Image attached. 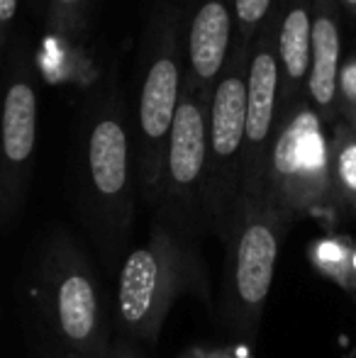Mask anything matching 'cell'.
<instances>
[{
  "label": "cell",
  "instance_id": "24",
  "mask_svg": "<svg viewBox=\"0 0 356 358\" xmlns=\"http://www.w3.org/2000/svg\"><path fill=\"white\" fill-rule=\"evenodd\" d=\"M347 358H356V346H354V349H352V354H349Z\"/></svg>",
  "mask_w": 356,
  "mask_h": 358
},
{
  "label": "cell",
  "instance_id": "13",
  "mask_svg": "<svg viewBox=\"0 0 356 358\" xmlns=\"http://www.w3.org/2000/svg\"><path fill=\"white\" fill-rule=\"evenodd\" d=\"M310 34H313V0H278L276 49L280 71L278 120L293 105L308 100Z\"/></svg>",
  "mask_w": 356,
  "mask_h": 358
},
{
  "label": "cell",
  "instance_id": "18",
  "mask_svg": "<svg viewBox=\"0 0 356 358\" xmlns=\"http://www.w3.org/2000/svg\"><path fill=\"white\" fill-rule=\"evenodd\" d=\"M337 117L356 132V54L342 59L337 78Z\"/></svg>",
  "mask_w": 356,
  "mask_h": 358
},
{
  "label": "cell",
  "instance_id": "20",
  "mask_svg": "<svg viewBox=\"0 0 356 358\" xmlns=\"http://www.w3.org/2000/svg\"><path fill=\"white\" fill-rule=\"evenodd\" d=\"M108 358H147V356H144L142 346L132 344V341L122 339V336H115Z\"/></svg>",
  "mask_w": 356,
  "mask_h": 358
},
{
  "label": "cell",
  "instance_id": "22",
  "mask_svg": "<svg viewBox=\"0 0 356 358\" xmlns=\"http://www.w3.org/2000/svg\"><path fill=\"white\" fill-rule=\"evenodd\" d=\"M24 3H27V8L32 10L34 15H39L44 10V5H47V0H24Z\"/></svg>",
  "mask_w": 356,
  "mask_h": 358
},
{
  "label": "cell",
  "instance_id": "15",
  "mask_svg": "<svg viewBox=\"0 0 356 358\" xmlns=\"http://www.w3.org/2000/svg\"><path fill=\"white\" fill-rule=\"evenodd\" d=\"M308 261L318 275L356 297V239L339 231H325L308 244Z\"/></svg>",
  "mask_w": 356,
  "mask_h": 358
},
{
  "label": "cell",
  "instance_id": "11",
  "mask_svg": "<svg viewBox=\"0 0 356 358\" xmlns=\"http://www.w3.org/2000/svg\"><path fill=\"white\" fill-rule=\"evenodd\" d=\"M234 0L185 3V76L213 93L234 47Z\"/></svg>",
  "mask_w": 356,
  "mask_h": 358
},
{
  "label": "cell",
  "instance_id": "4",
  "mask_svg": "<svg viewBox=\"0 0 356 358\" xmlns=\"http://www.w3.org/2000/svg\"><path fill=\"white\" fill-rule=\"evenodd\" d=\"M185 80V5H154L142 34L137 62V105L132 113L139 200L157 205L166 146Z\"/></svg>",
  "mask_w": 356,
  "mask_h": 358
},
{
  "label": "cell",
  "instance_id": "2",
  "mask_svg": "<svg viewBox=\"0 0 356 358\" xmlns=\"http://www.w3.org/2000/svg\"><path fill=\"white\" fill-rule=\"evenodd\" d=\"M183 295L213 305V283L200 241L152 220L147 244L132 249L118 268L115 327L137 346H157L164 324Z\"/></svg>",
  "mask_w": 356,
  "mask_h": 358
},
{
  "label": "cell",
  "instance_id": "12",
  "mask_svg": "<svg viewBox=\"0 0 356 358\" xmlns=\"http://www.w3.org/2000/svg\"><path fill=\"white\" fill-rule=\"evenodd\" d=\"M342 5L339 0H313V34H310L308 100L325 127H334L337 117V78L342 69Z\"/></svg>",
  "mask_w": 356,
  "mask_h": 358
},
{
  "label": "cell",
  "instance_id": "21",
  "mask_svg": "<svg viewBox=\"0 0 356 358\" xmlns=\"http://www.w3.org/2000/svg\"><path fill=\"white\" fill-rule=\"evenodd\" d=\"M339 5H342L344 15H352V17H356V0H339Z\"/></svg>",
  "mask_w": 356,
  "mask_h": 358
},
{
  "label": "cell",
  "instance_id": "23",
  "mask_svg": "<svg viewBox=\"0 0 356 358\" xmlns=\"http://www.w3.org/2000/svg\"><path fill=\"white\" fill-rule=\"evenodd\" d=\"M49 358H78V356H69V354H54V356H49Z\"/></svg>",
  "mask_w": 356,
  "mask_h": 358
},
{
  "label": "cell",
  "instance_id": "14",
  "mask_svg": "<svg viewBox=\"0 0 356 358\" xmlns=\"http://www.w3.org/2000/svg\"><path fill=\"white\" fill-rule=\"evenodd\" d=\"M329 193L339 220L356 222V132L344 122L329 127Z\"/></svg>",
  "mask_w": 356,
  "mask_h": 358
},
{
  "label": "cell",
  "instance_id": "8",
  "mask_svg": "<svg viewBox=\"0 0 356 358\" xmlns=\"http://www.w3.org/2000/svg\"><path fill=\"white\" fill-rule=\"evenodd\" d=\"M249 52L252 49L234 44L210 98L205 220H208V234H215L218 239L227 227L242 188Z\"/></svg>",
  "mask_w": 356,
  "mask_h": 358
},
{
  "label": "cell",
  "instance_id": "10",
  "mask_svg": "<svg viewBox=\"0 0 356 358\" xmlns=\"http://www.w3.org/2000/svg\"><path fill=\"white\" fill-rule=\"evenodd\" d=\"M276 20L278 5L271 13L249 52L247 66V127L242 149V188L239 195L264 188L269 149L278 127L280 108V71L276 49Z\"/></svg>",
  "mask_w": 356,
  "mask_h": 358
},
{
  "label": "cell",
  "instance_id": "6",
  "mask_svg": "<svg viewBox=\"0 0 356 358\" xmlns=\"http://www.w3.org/2000/svg\"><path fill=\"white\" fill-rule=\"evenodd\" d=\"M264 188L290 222L318 220L327 231L339 220L329 193V129L310 100L280 115L269 149Z\"/></svg>",
  "mask_w": 356,
  "mask_h": 358
},
{
  "label": "cell",
  "instance_id": "3",
  "mask_svg": "<svg viewBox=\"0 0 356 358\" xmlns=\"http://www.w3.org/2000/svg\"><path fill=\"white\" fill-rule=\"evenodd\" d=\"M32 302L57 354L108 358L115 339L108 292L71 231L54 229L44 239L34 264Z\"/></svg>",
  "mask_w": 356,
  "mask_h": 358
},
{
  "label": "cell",
  "instance_id": "1",
  "mask_svg": "<svg viewBox=\"0 0 356 358\" xmlns=\"http://www.w3.org/2000/svg\"><path fill=\"white\" fill-rule=\"evenodd\" d=\"M71 183L76 215L100 264L118 271L134 227L139 180L132 113L115 64L78 108Z\"/></svg>",
  "mask_w": 356,
  "mask_h": 358
},
{
  "label": "cell",
  "instance_id": "16",
  "mask_svg": "<svg viewBox=\"0 0 356 358\" xmlns=\"http://www.w3.org/2000/svg\"><path fill=\"white\" fill-rule=\"evenodd\" d=\"M93 0H47L44 27L59 42H73L88 27Z\"/></svg>",
  "mask_w": 356,
  "mask_h": 358
},
{
  "label": "cell",
  "instance_id": "17",
  "mask_svg": "<svg viewBox=\"0 0 356 358\" xmlns=\"http://www.w3.org/2000/svg\"><path fill=\"white\" fill-rule=\"evenodd\" d=\"M276 5H278V0H234V22H237L234 44L252 49L254 39L266 24Z\"/></svg>",
  "mask_w": 356,
  "mask_h": 358
},
{
  "label": "cell",
  "instance_id": "19",
  "mask_svg": "<svg viewBox=\"0 0 356 358\" xmlns=\"http://www.w3.org/2000/svg\"><path fill=\"white\" fill-rule=\"evenodd\" d=\"M22 0H0V64L8 57V49L15 39V20L20 15Z\"/></svg>",
  "mask_w": 356,
  "mask_h": 358
},
{
  "label": "cell",
  "instance_id": "25",
  "mask_svg": "<svg viewBox=\"0 0 356 358\" xmlns=\"http://www.w3.org/2000/svg\"><path fill=\"white\" fill-rule=\"evenodd\" d=\"M176 3H180V5H185V3H188V0H176Z\"/></svg>",
  "mask_w": 356,
  "mask_h": 358
},
{
  "label": "cell",
  "instance_id": "7",
  "mask_svg": "<svg viewBox=\"0 0 356 358\" xmlns=\"http://www.w3.org/2000/svg\"><path fill=\"white\" fill-rule=\"evenodd\" d=\"M210 98L205 88L185 76L183 95L166 146L157 205L152 220L173 227L185 236L208 234L205 220V178H208V113Z\"/></svg>",
  "mask_w": 356,
  "mask_h": 358
},
{
  "label": "cell",
  "instance_id": "9",
  "mask_svg": "<svg viewBox=\"0 0 356 358\" xmlns=\"http://www.w3.org/2000/svg\"><path fill=\"white\" fill-rule=\"evenodd\" d=\"M39 127V95L27 47L13 39L0 64V231L15 227L27 203Z\"/></svg>",
  "mask_w": 356,
  "mask_h": 358
},
{
  "label": "cell",
  "instance_id": "5",
  "mask_svg": "<svg viewBox=\"0 0 356 358\" xmlns=\"http://www.w3.org/2000/svg\"><path fill=\"white\" fill-rule=\"evenodd\" d=\"M293 222L280 213L266 188L237 198L222 231L225 273L218 295V322L229 334L257 339L273 285L280 246Z\"/></svg>",
  "mask_w": 356,
  "mask_h": 358
}]
</instances>
